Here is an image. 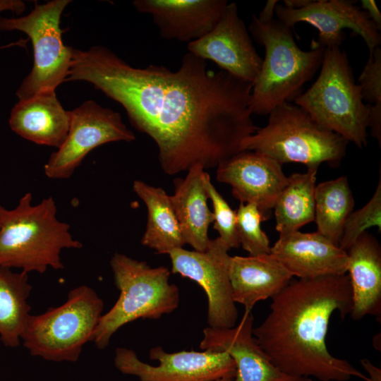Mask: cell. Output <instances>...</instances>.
Returning a JSON list of instances; mask_svg holds the SVG:
<instances>
[{
  "label": "cell",
  "mask_w": 381,
  "mask_h": 381,
  "mask_svg": "<svg viewBox=\"0 0 381 381\" xmlns=\"http://www.w3.org/2000/svg\"><path fill=\"white\" fill-rule=\"evenodd\" d=\"M66 138L44 166L45 175L52 179H67L80 165L87 154L104 144L131 142L135 135L123 123L120 114L87 100L72 111Z\"/></svg>",
  "instance_id": "30bf717a"
},
{
  "label": "cell",
  "mask_w": 381,
  "mask_h": 381,
  "mask_svg": "<svg viewBox=\"0 0 381 381\" xmlns=\"http://www.w3.org/2000/svg\"><path fill=\"white\" fill-rule=\"evenodd\" d=\"M361 6L367 13L370 20L380 30L381 29V13L374 0H361Z\"/></svg>",
  "instance_id": "4dcf8cb0"
},
{
  "label": "cell",
  "mask_w": 381,
  "mask_h": 381,
  "mask_svg": "<svg viewBox=\"0 0 381 381\" xmlns=\"http://www.w3.org/2000/svg\"><path fill=\"white\" fill-rule=\"evenodd\" d=\"M31 289L28 273L0 267V339L6 346L20 344L30 315L28 299Z\"/></svg>",
  "instance_id": "d4e9b609"
},
{
  "label": "cell",
  "mask_w": 381,
  "mask_h": 381,
  "mask_svg": "<svg viewBox=\"0 0 381 381\" xmlns=\"http://www.w3.org/2000/svg\"><path fill=\"white\" fill-rule=\"evenodd\" d=\"M70 119V111L64 109L55 90H45L19 99L11 111L8 124L23 138L58 149L68 134Z\"/></svg>",
  "instance_id": "d6986e66"
},
{
  "label": "cell",
  "mask_w": 381,
  "mask_h": 381,
  "mask_svg": "<svg viewBox=\"0 0 381 381\" xmlns=\"http://www.w3.org/2000/svg\"><path fill=\"white\" fill-rule=\"evenodd\" d=\"M267 217L251 203H240L236 211V232L240 246L249 255L270 253V240L261 228Z\"/></svg>",
  "instance_id": "4316f807"
},
{
  "label": "cell",
  "mask_w": 381,
  "mask_h": 381,
  "mask_svg": "<svg viewBox=\"0 0 381 381\" xmlns=\"http://www.w3.org/2000/svg\"><path fill=\"white\" fill-rule=\"evenodd\" d=\"M85 81L125 109L131 125L147 135L158 149L168 175L196 164L217 167L241 152L255 125L249 102L253 84L188 52L180 67L132 66L109 48H73L66 81Z\"/></svg>",
  "instance_id": "6da1fadb"
},
{
  "label": "cell",
  "mask_w": 381,
  "mask_h": 381,
  "mask_svg": "<svg viewBox=\"0 0 381 381\" xmlns=\"http://www.w3.org/2000/svg\"><path fill=\"white\" fill-rule=\"evenodd\" d=\"M139 12L150 14L165 40L190 42L209 32L219 22L226 0H135Z\"/></svg>",
  "instance_id": "e0dca14e"
},
{
  "label": "cell",
  "mask_w": 381,
  "mask_h": 381,
  "mask_svg": "<svg viewBox=\"0 0 381 381\" xmlns=\"http://www.w3.org/2000/svg\"><path fill=\"white\" fill-rule=\"evenodd\" d=\"M204 169L200 164L191 167L185 179L174 181V193L170 195L185 243L199 252L207 249L211 241L209 226L214 222L207 202Z\"/></svg>",
  "instance_id": "7402d4cb"
},
{
  "label": "cell",
  "mask_w": 381,
  "mask_h": 381,
  "mask_svg": "<svg viewBox=\"0 0 381 381\" xmlns=\"http://www.w3.org/2000/svg\"><path fill=\"white\" fill-rule=\"evenodd\" d=\"M277 4L278 1L277 0H268L262 10L260 12L259 16H257L258 20L262 23H267L273 20V15L275 13V8Z\"/></svg>",
  "instance_id": "d6a6232c"
},
{
  "label": "cell",
  "mask_w": 381,
  "mask_h": 381,
  "mask_svg": "<svg viewBox=\"0 0 381 381\" xmlns=\"http://www.w3.org/2000/svg\"><path fill=\"white\" fill-rule=\"evenodd\" d=\"M375 190L369 201L360 209L352 212L346 219L339 247L347 250L357 238L370 227L381 230V168Z\"/></svg>",
  "instance_id": "83f0119b"
},
{
  "label": "cell",
  "mask_w": 381,
  "mask_h": 381,
  "mask_svg": "<svg viewBox=\"0 0 381 381\" xmlns=\"http://www.w3.org/2000/svg\"><path fill=\"white\" fill-rule=\"evenodd\" d=\"M270 253L294 277L310 279L347 272L346 251L318 232L279 236Z\"/></svg>",
  "instance_id": "ac0fdd59"
},
{
  "label": "cell",
  "mask_w": 381,
  "mask_h": 381,
  "mask_svg": "<svg viewBox=\"0 0 381 381\" xmlns=\"http://www.w3.org/2000/svg\"><path fill=\"white\" fill-rule=\"evenodd\" d=\"M217 181L229 184L240 203H251L266 215L288 181L282 164L257 152L241 151L217 167Z\"/></svg>",
  "instance_id": "9a60e30c"
},
{
  "label": "cell",
  "mask_w": 381,
  "mask_h": 381,
  "mask_svg": "<svg viewBox=\"0 0 381 381\" xmlns=\"http://www.w3.org/2000/svg\"><path fill=\"white\" fill-rule=\"evenodd\" d=\"M149 356L159 365L144 363L134 351L119 347L115 351L114 365L121 373L136 376L140 381H216L236 375L235 363L225 351L167 353L157 346L150 349Z\"/></svg>",
  "instance_id": "8fae6325"
},
{
  "label": "cell",
  "mask_w": 381,
  "mask_h": 381,
  "mask_svg": "<svg viewBox=\"0 0 381 381\" xmlns=\"http://www.w3.org/2000/svg\"><path fill=\"white\" fill-rule=\"evenodd\" d=\"M110 266L120 295L99 319L93 339L99 349H105L124 325L138 319L157 320L175 310L180 301L179 289L169 282L167 267H151L119 253L113 255Z\"/></svg>",
  "instance_id": "52a82bcc"
},
{
  "label": "cell",
  "mask_w": 381,
  "mask_h": 381,
  "mask_svg": "<svg viewBox=\"0 0 381 381\" xmlns=\"http://www.w3.org/2000/svg\"><path fill=\"white\" fill-rule=\"evenodd\" d=\"M352 310L348 274L291 279L272 298L270 313L253 334L271 362L293 377L320 381H370L349 361L332 356L326 345L329 319Z\"/></svg>",
  "instance_id": "7a4b0ae2"
},
{
  "label": "cell",
  "mask_w": 381,
  "mask_h": 381,
  "mask_svg": "<svg viewBox=\"0 0 381 381\" xmlns=\"http://www.w3.org/2000/svg\"><path fill=\"white\" fill-rule=\"evenodd\" d=\"M253 320L251 311L245 310L231 328L205 327L200 348L226 352L236 365L233 381H312L286 375L271 362L253 334Z\"/></svg>",
  "instance_id": "2e32d148"
},
{
  "label": "cell",
  "mask_w": 381,
  "mask_h": 381,
  "mask_svg": "<svg viewBox=\"0 0 381 381\" xmlns=\"http://www.w3.org/2000/svg\"><path fill=\"white\" fill-rule=\"evenodd\" d=\"M234 378L233 377H222V378H220L216 381H233Z\"/></svg>",
  "instance_id": "d590c367"
},
{
  "label": "cell",
  "mask_w": 381,
  "mask_h": 381,
  "mask_svg": "<svg viewBox=\"0 0 381 381\" xmlns=\"http://www.w3.org/2000/svg\"><path fill=\"white\" fill-rule=\"evenodd\" d=\"M275 13L277 20L291 28L301 22L315 28L319 32L317 42L326 49L340 47L345 39L346 28L359 35L370 52L381 42L380 30L351 1L316 0L301 9L277 4Z\"/></svg>",
  "instance_id": "5bb4252c"
},
{
  "label": "cell",
  "mask_w": 381,
  "mask_h": 381,
  "mask_svg": "<svg viewBox=\"0 0 381 381\" xmlns=\"http://www.w3.org/2000/svg\"><path fill=\"white\" fill-rule=\"evenodd\" d=\"M317 172L316 169H308L288 176L273 208L279 236L299 231L314 221Z\"/></svg>",
  "instance_id": "cb8c5ba5"
},
{
  "label": "cell",
  "mask_w": 381,
  "mask_h": 381,
  "mask_svg": "<svg viewBox=\"0 0 381 381\" xmlns=\"http://www.w3.org/2000/svg\"><path fill=\"white\" fill-rule=\"evenodd\" d=\"M322 128L363 148L371 104L363 102L347 54L339 47L325 49L316 80L294 99Z\"/></svg>",
  "instance_id": "8992f818"
},
{
  "label": "cell",
  "mask_w": 381,
  "mask_h": 381,
  "mask_svg": "<svg viewBox=\"0 0 381 381\" xmlns=\"http://www.w3.org/2000/svg\"><path fill=\"white\" fill-rule=\"evenodd\" d=\"M133 191L147 209V222L141 243L159 254H169L186 244L170 195L159 187L135 180Z\"/></svg>",
  "instance_id": "603a6c76"
},
{
  "label": "cell",
  "mask_w": 381,
  "mask_h": 381,
  "mask_svg": "<svg viewBox=\"0 0 381 381\" xmlns=\"http://www.w3.org/2000/svg\"><path fill=\"white\" fill-rule=\"evenodd\" d=\"M358 85L363 101L381 107V49L370 52L368 60L361 73Z\"/></svg>",
  "instance_id": "f546056e"
},
{
  "label": "cell",
  "mask_w": 381,
  "mask_h": 381,
  "mask_svg": "<svg viewBox=\"0 0 381 381\" xmlns=\"http://www.w3.org/2000/svg\"><path fill=\"white\" fill-rule=\"evenodd\" d=\"M188 52L210 60L222 71L251 83L255 80L262 59L253 44L235 2L228 3L214 28L201 38L188 43Z\"/></svg>",
  "instance_id": "4fadbf2b"
},
{
  "label": "cell",
  "mask_w": 381,
  "mask_h": 381,
  "mask_svg": "<svg viewBox=\"0 0 381 381\" xmlns=\"http://www.w3.org/2000/svg\"><path fill=\"white\" fill-rule=\"evenodd\" d=\"M353 207L354 198L346 176L316 185L314 221L317 232L339 246L344 223Z\"/></svg>",
  "instance_id": "484cf974"
},
{
  "label": "cell",
  "mask_w": 381,
  "mask_h": 381,
  "mask_svg": "<svg viewBox=\"0 0 381 381\" xmlns=\"http://www.w3.org/2000/svg\"><path fill=\"white\" fill-rule=\"evenodd\" d=\"M103 301L86 285L75 287L66 301L40 315H30L21 336L32 356L51 361H78L83 346L93 341Z\"/></svg>",
  "instance_id": "ba28073f"
},
{
  "label": "cell",
  "mask_w": 381,
  "mask_h": 381,
  "mask_svg": "<svg viewBox=\"0 0 381 381\" xmlns=\"http://www.w3.org/2000/svg\"><path fill=\"white\" fill-rule=\"evenodd\" d=\"M25 9V4L21 0H0V13L9 11L16 14H20Z\"/></svg>",
  "instance_id": "1f68e13d"
},
{
  "label": "cell",
  "mask_w": 381,
  "mask_h": 381,
  "mask_svg": "<svg viewBox=\"0 0 381 381\" xmlns=\"http://www.w3.org/2000/svg\"><path fill=\"white\" fill-rule=\"evenodd\" d=\"M249 30L265 48V58L253 83L249 108L266 116L301 94L303 86L320 68L325 49L313 41L308 51L296 44L291 28L278 20L262 23L253 16Z\"/></svg>",
  "instance_id": "277c9868"
},
{
  "label": "cell",
  "mask_w": 381,
  "mask_h": 381,
  "mask_svg": "<svg viewBox=\"0 0 381 381\" xmlns=\"http://www.w3.org/2000/svg\"><path fill=\"white\" fill-rule=\"evenodd\" d=\"M267 124L241 143V151L263 154L280 164L300 163L318 169L322 163L338 166L349 142L317 123L301 107L284 102L268 114Z\"/></svg>",
  "instance_id": "5b68a950"
},
{
  "label": "cell",
  "mask_w": 381,
  "mask_h": 381,
  "mask_svg": "<svg viewBox=\"0 0 381 381\" xmlns=\"http://www.w3.org/2000/svg\"><path fill=\"white\" fill-rule=\"evenodd\" d=\"M363 368L369 375L370 381H381V370L373 364L370 361L363 358L360 361Z\"/></svg>",
  "instance_id": "836d02e7"
},
{
  "label": "cell",
  "mask_w": 381,
  "mask_h": 381,
  "mask_svg": "<svg viewBox=\"0 0 381 381\" xmlns=\"http://www.w3.org/2000/svg\"><path fill=\"white\" fill-rule=\"evenodd\" d=\"M347 272L352 293V318L381 315V248L368 231L346 250Z\"/></svg>",
  "instance_id": "44dd1931"
},
{
  "label": "cell",
  "mask_w": 381,
  "mask_h": 381,
  "mask_svg": "<svg viewBox=\"0 0 381 381\" xmlns=\"http://www.w3.org/2000/svg\"><path fill=\"white\" fill-rule=\"evenodd\" d=\"M70 0H52L40 4L26 16L18 18L0 16V30H18L25 33L33 47L34 62L16 95L19 99L29 98L56 88L68 77L73 47L64 44L61 16Z\"/></svg>",
  "instance_id": "9c48e42d"
},
{
  "label": "cell",
  "mask_w": 381,
  "mask_h": 381,
  "mask_svg": "<svg viewBox=\"0 0 381 381\" xmlns=\"http://www.w3.org/2000/svg\"><path fill=\"white\" fill-rule=\"evenodd\" d=\"M52 196L32 204L28 192L13 209L0 205V267L44 273L49 267H64V249H80L83 244L70 232V226L58 219Z\"/></svg>",
  "instance_id": "3957f363"
},
{
  "label": "cell",
  "mask_w": 381,
  "mask_h": 381,
  "mask_svg": "<svg viewBox=\"0 0 381 381\" xmlns=\"http://www.w3.org/2000/svg\"><path fill=\"white\" fill-rule=\"evenodd\" d=\"M313 0H284L283 1L285 7L291 9H301L306 7L313 2Z\"/></svg>",
  "instance_id": "e575fe53"
},
{
  "label": "cell",
  "mask_w": 381,
  "mask_h": 381,
  "mask_svg": "<svg viewBox=\"0 0 381 381\" xmlns=\"http://www.w3.org/2000/svg\"><path fill=\"white\" fill-rule=\"evenodd\" d=\"M229 275L234 302L248 311L258 301L278 294L293 277L271 253L231 256Z\"/></svg>",
  "instance_id": "ffe728a7"
},
{
  "label": "cell",
  "mask_w": 381,
  "mask_h": 381,
  "mask_svg": "<svg viewBox=\"0 0 381 381\" xmlns=\"http://www.w3.org/2000/svg\"><path fill=\"white\" fill-rule=\"evenodd\" d=\"M203 183L207 198L212 203L213 227L218 232V237L229 250L238 248L240 243L236 232V212L231 208L226 200L217 190L206 171L204 172Z\"/></svg>",
  "instance_id": "f1b7e54d"
},
{
  "label": "cell",
  "mask_w": 381,
  "mask_h": 381,
  "mask_svg": "<svg viewBox=\"0 0 381 381\" xmlns=\"http://www.w3.org/2000/svg\"><path fill=\"white\" fill-rule=\"evenodd\" d=\"M229 250L217 237L204 252L181 248L169 253L171 272L194 281L205 292L207 324L212 328H231L238 316L229 275Z\"/></svg>",
  "instance_id": "7c38bea8"
}]
</instances>
